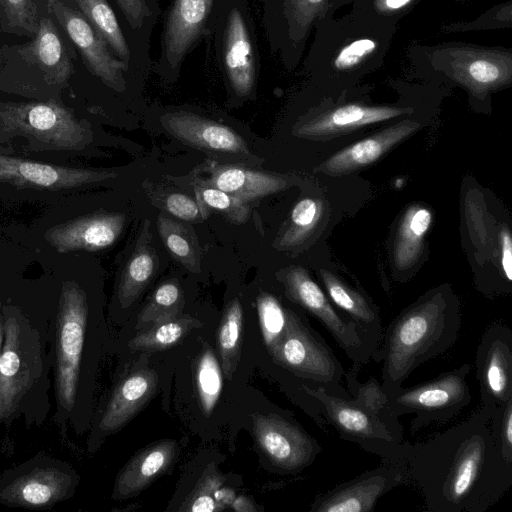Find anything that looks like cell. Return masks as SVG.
I'll list each match as a JSON object with an SVG mask.
<instances>
[{
    "mask_svg": "<svg viewBox=\"0 0 512 512\" xmlns=\"http://www.w3.org/2000/svg\"><path fill=\"white\" fill-rule=\"evenodd\" d=\"M167 132L199 150L249 156L245 140L230 127L185 111L168 112L161 117Z\"/></svg>",
    "mask_w": 512,
    "mask_h": 512,
    "instance_id": "23",
    "label": "cell"
},
{
    "mask_svg": "<svg viewBox=\"0 0 512 512\" xmlns=\"http://www.w3.org/2000/svg\"><path fill=\"white\" fill-rule=\"evenodd\" d=\"M324 292L332 304L354 322L374 353L381 345L384 328L377 305L362 290L330 270L319 269Z\"/></svg>",
    "mask_w": 512,
    "mask_h": 512,
    "instance_id": "26",
    "label": "cell"
},
{
    "mask_svg": "<svg viewBox=\"0 0 512 512\" xmlns=\"http://www.w3.org/2000/svg\"><path fill=\"white\" fill-rule=\"evenodd\" d=\"M489 426L498 450L512 463V399L494 408Z\"/></svg>",
    "mask_w": 512,
    "mask_h": 512,
    "instance_id": "46",
    "label": "cell"
},
{
    "mask_svg": "<svg viewBox=\"0 0 512 512\" xmlns=\"http://www.w3.org/2000/svg\"><path fill=\"white\" fill-rule=\"evenodd\" d=\"M279 279L288 299L318 320L350 360L361 365L370 362L373 351L354 322L332 304L306 269L289 266Z\"/></svg>",
    "mask_w": 512,
    "mask_h": 512,
    "instance_id": "14",
    "label": "cell"
},
{
    "mask_svg": "<svg viewBox=\"0 0 512 512\" xmlns=\"http://www.w3.org/2000/svg\"><path fill=\"white\" fill-rule=\"evenodd\" d=\"M0 21L8 31L35 36L39 25L35 0H0Z\"/></svg>",
    "mask_w": 512,
    "mask_h": 512,
    "instance_id": "44",
    "label": "cell"
},
{
    "mask_svg": "<svg viewBox=\"0 0 512 512\" xmlns=\"http://www.w3.org/2000/svg\"><path fill=\"white\" fill-rule=\"evenodd\" d=\"M6 150L0 146V153H4ZM5 154V153H4Z\"/></svg>",
    "mask_w": 512,
    "mask_h": 512,
    "instance_id": "53",
    "label": "cell"
},
{
    "mask_svg": "<svg viewBox=\"0 0 512 512\" xmlns=\"http://www.w3.org/2000/svg\"><path fill=\"white\" fill-rule=\"evenodd\" d=\"M214 24L220 69L236 95L249 96L255 87L258 60L244 0H219Z\"/></svg>",
    "mask_w": 512,
    "mask_h": 512,
    "instance_id": "11",
    "label": "cell"
},
{
    "mask_svg": "<svg viewBox=\"0 0 512 512\" xmlns=\"http://www.w3.org/2000/svg\"><path fill=\"white\" fill-rule=\"evenodd\" d=\"M257 313L264 344L271 355L286 331L289 307L273 294L261 292L257 297Z\"/></svg>",
    "mask_w": 512,
    "mask_h": 512,
    "instance_id": "40",
    "label": "cell"
},
{
    "mask_svg": "<svg viewBox=\"0 0 512 512\" xmlns=\"http://www.w3.org/2000/svg\"><path fill=\"white\" fill-rule=\"evenodd\" d=\"M482 406L467 419L411 444L402 442L393 464L431 512H485L512 487V463L494 443Z\"/></svg>",
    "mask_w": 512,
    "mask_h": 512,
    "instance_id": "1",
    "label": "cell"
},
{
    "mask_svg": "<svg viewBox=\"0 0 512 512\" xmlns=\"http://www.w3.org/2000/svg\"><path fill=\"white\" fill-rule=\"evenodd\" d=\"M158 382V374L152 368L137 369L124 377L94 425V439L122 428L151 399Z\"/></svg>",
    "mask_w": 512,
    "mask_h": 512,
    "instance_id": "25",
    "label": "cell"
},
{
    "mask_svg": "<svg viewBox=\"0 0 512 512\" xmlns=\"http://www.w3.org/2000/svg\"><path fill=\"white\" fill-rule=\"evenodd\" d=\"M420 126L414 119L400 120L336 152L322 162L317 170L329 176H342L363 169L413 135Z\"/></svg>",
    "mask_w": 512,
    "mask_h": 512,
    "instance_id": "24",
    "label": "cell"
},
{
    "mask_svg": "<svg viewBox=\"0 0 512 512\" xmlns=\"http://www.w3.org/2000/svg\"><path fill=\"white\" fill-rule=\"evenodd\" d=\"M183 293L175 281H166L154 291L150 301L137 316L136 330H144L181 315Z\"/></svg>",
    "mask_w": 512,
    "mask_h": 512,
    "instance_id": "37",
    "label": "cell"
},
{
    "mask_svg": "<svg viewBox=\"0 0 512 512\" xmlns=\"http://www.w3.org/2000/svg\"><path fill=\"white\" fill-rule=\"evenodd\" d=\"M125 222L123 213H95L55 225L44 236L59 253L98 251L118 240Z\"/></svg>",
    "mask_w": 512,
    "mask_h": 512,
    "instance_id": "22",
    "label": "cell"
},
{
    "mask_svg": "<svg viewBox=\"0 0 512 512\" xmlns=\"http://www.w3.org/2000/svg\"><path fill=\"white\" fill-rule=\"evenodd\" d=\"M361 364L353 362L349 371H345L344 379L346 389L351 395L350 400L364 408L371 414L378 417L388 428L400 439L403 440V428L398 420L387 408V395L381 383L371 377L364 383L358 381V372Z\"/></svg>",
    "mask_w": 512,
    "mask_h": 512,
    "instance_id": "32",
    "label": "cell"
},
{
    "mask_svg": "<svg viewBox=\"0 0 512 512\" xmlns=\"http://www.w3.org/2000/svg\"><path fill=\"white\" fill-rule=\"evenodd\" d=\"M476 377L482 406L490 409L512 399V330L503 321L486 326L476 348Z\"/></svg>",
    "mask_w": 512,
    "mask_h": 512,
    "instance_id": "18",
    "label": "cell"
},
{
    "mask_svg": "<svg viewBox=\"0 0 512 512\" xmlns=\"http://www.w3.org/2000/svg\"><path fill=\"white\" fill-rule=\"evenodd\" d=\"M2 315L0 426L18 420L27 427L40 426L51 408L49 320L37 322L21 308L4 303Z\"/></svg>",
    "mask_w": 512,
    "mask_h": 512,
    "instance_id": "2",
    "label": "cell"
},
{
    "mask_svg": "<svg viewBox=\"0 0 512 512\" xmlns=\"http://www.w3.org/2000/svg\"><path fill=\"white\" fill-rule=\"evenodd\" d=\"M365 88L358 98L355 97L358 88H353L350 99L347 98L348 89L337 94L335 99L331 96L319 99L294 134L309 140L326 141L415 112L411 105L372 104L362 95Z\"/></svg>",
    "mask_w": 512,
    "mask_h": 512,
    "instance_id": "10",
    "label": "cell"
},
{
    "mask_svg": "<svg viewBox=\"0 0 512 512\" xmlns=\"http://www.w3.org/2000/svg\"><path fill=\"white\" fill-rule=\"evenodd\" d=\"M499 240L502 277L509 284L512 281V239L507 226L501 229Z\"/></svg>",
    "mask_w": 512,
    "mask_h": 512,
    "instance_id": "49",
    "label": "cell"
},
{
    "mask_svg": "<svg viewBox=\"0 0 512 512\" xmlns=\"http://www.w3.org/2000/svg\"><path fill=\"white\" fill-rule=\"evenodd\" d=\"M25 57L37 64L52 84L65 82L73 70L58 31L49 18L39 21L34 41L26 47Z\"/></svg>",
    "mask_w": 512,
    "mask_h": 512,
    "instance_id": "29",
    "label": "cell"
},
{
    "mask_svg": "<svg viewBox=\"0 0 512 512\" xmlns=\"http://www.w3.org/2000/svg\"><path fill=\"white\" fill-rule=\"evenodd\" d=\"M455 1L458 2V3H463V2H466L468 0H455Z\"/></svg>",
    "mask_w": 512,
    "mask_h": 512,
    "instance_id": "52",
    "label": "cell"
},
{
    "mask_svg": "<svg viewBox=\"0 0 512 512\" xmlns=\"http://www.w3.org/2000/svg\"><path fill=\"white\" fill-rule=\"evenodd\" d=\"M78 484L79 475L68 462L39 453L0 475V504L49 509L71 498Z\"/></svg>",
    "mask_w": 512,
    "mask_h": 512,
    "instance_id": "8",
    "label": "cell"
},
{
    "mask_svg": "<svg viewBox=\"0 0 512 512\" xmlns=\"http://www.w3.org/2000/svg\"><path fill=\"white\" fill-rule=\"evenodd\" d=\"M0 119L7 132L35 139L50 149L79 150L90 141L87 125L53 101L5 104Z\"/></svg>",
    "mask_w": 512,
    "mask_h": 512,
    "instance_id": "12",
    "label": "cell"
},
{
    "mask_svg": "<svg viewBox=\"0 0 512 512\" xmlns=\"http://www.w3.org/2000/svg\"><path fill=\"white\" fill-rule=\"evenodd\" d=\"M129 25L137 29L149 15L147 0H116Z\"/></svg>",
    "mask_w": 512,
    "mask_h": 512,
    "instance_id": "48",
    "label": "cell"
},
{
    "mask_svg": "<svg viewBox=\"0 0 512 512\" xmlns=\"http://www.w3.org/2000/svg\"><path fill=\"white\" fill-rule=\"evenodd\" d=\"M302 388L318 402L329 431L333 429L341 439L380 457L382 462H395L403 440L378 417L350 399L330 395L322 388Z\"/></svg>",
    "mask_w": 512,
    "mask_h": 512,
    "instance_id": "15",
    "label": "cell"
},
{
    "mask_svg": "<svg viewBox=\"0 0 512 512\" xmlns=\"http://www.w3.org/2000/svg\"><path fill=\"white\" fill-rule=\"evenodd\" d=\"M3 340V315H2V302H0V349Z\"/></svg>",
    "mask_w": 512,
    "mask_h": 512,
    "instance_id": "51",
    "label": "cell"
},
{
    "mask_svg": "<svg viewBox=\"0 0 512 512\" xmlns=\"http://www.w3.org/2000/svg\"><path fill=\"white\" fill-rule=\"evenodd\" d=\"M323 215L324 203L321 199L307 197L299 200L275 246L279 250H289L304 243L314 233Z\"/></svg>",
    "mask_w": 512,
    "mask_h": 512,
    "instance_id": "35",
    "label": "cell"
},
{
    "mask_svg": "<svg viewBox=\"0 0 512 512\" xmlns=\"http://www.w3.org/2000/svg\"><path fill=\"white\" fill-rule=\"evenodd\" d=\"M90 308L85 289L63 281L47 337L55 397L54 421L65 439L69 428L81 433Z\"/></svg>",
    "mask_w": 512,
    "mask_h": 512,
    "instance_id": "5",
    "label": "cell"
},
{
    "mask_svg": "<svg viewBox=\"0 0 512 512\" xmlns=\"http://www.w3.org/2000/svg\"><path fill=\"white\" fill-rule=\"evenodd\" d=\"M219 0H173L168 11L158 68L176 73L188 52L212 30Z\"/></svg>",
    "mask_w": 512,
    "mask_h": 512,
    "instance_id": "17",
    "label": "cell"
},
{
    "mask_svg": "<svg viewBox=\"0 0 512 512\" xmlns=\"http://www.w3.org/2000/svg\"><path fill=\"white\" fill-rule=\"evenodd\" d=\"M351 11L392 25L411 13L424 0H350Z\"/></svg>",
    "mask_w": 512,
    "mask_h": 512,
    "instance_id": "45",
    "label": "cell"
},
{
    "mask_svg": "<svg viewBox=\"0 0 512 512\" xmlns=\"http://www.w3.org/2000/svg\"><path fill=\"white\" fill-rule=\"evenodd\" d=\"M50 7L66 34L80 52L86 66L105 85L123 91V71L128 66L115 58L107 43L90 25L81 12L57 0H50Z\"/></svg>",
    "mask_w": 512,
    "mask_h": 512,
    "instance_id": "20",
    "label": "cell"
},
{
    "mask_svg": "<svg viewBox=\"0 0 512 512\" xmlns=\"http://www.w3.org/2000/svg\"><path fill=\"white\" fill-rule=\"evenodd\" d=\"M232 508L236 511H255L252 502L244 496L235 497L231 503Z\"/></svg>",
    "mask_w": 512,
    "mask_h": 512,
    "instance_id": "50",
    "label": "cell"
},
{
    "mask_svg": "<svg viewBox=\"0 0 512 512\" xmlns=\"http://www.w3.org/2000/svg\"><path fill=\"white\" fill-rule=\"evenodd\" d=\"M224 477L210 465L202 473L195 488L180 508L181 511L215 512L223 510L217 502V490L223 485Z\"/></svg>",
    "mask_w": 512,
    "mask_h": 512,
    "instance_id": "43",
    "label": "cell"
},
{
    "mask_svg": "<svg viewBox=\"0 0 512 512\" xmlns=\"http://www.w3.org/2000/svg\"><path fill=\"white\" fill-rule=\"evenodd\" d=\"M178 452L177 442L165 439L137 453L118 474L113 499L136 496L171 466Z\"/></svg>",
    "mask_w": 512,
    "mask_h": 512,
    "instance_id": "27",
    "label": "cell"
},
{
    "mask_svg": "<svg viewBox=\"0 0 512 512\" xmlns=\"http://www.w3.org/2000/svg\"><path fill=\"white\" fill-rule=\"evenodd\" d=\"M150 221L145 220L133 253L121 274L118 300L122 308L129 307L143 292L157 270V255L151 246Z\"/></svg>",
    "mask_w": 512,
    "mask_h": 512,
    "instance_id": "30",
    "label": "cell"
},
{
    "mask_svg": "<svg viewBox=\"0 0 512 512\" xmlns=\"http://www.w3.org/2000/svg\"><path fill=\"white\" fill-rule=\"evenodd\" d=\"M460 304L446 286L432 289L403 309L388 324L372 359L382 362V388L396 392L423 363L436 358L458 340Z\"/></svg>",
    "mask_w": 512,
    "mask_h": 512,
    "instance_id": "3",
    "label": "cell"
},
{
    "mask_svg": "<svg viewBox=\"0 0 512 512\" xmlns=\"http://www.w3.org/2000/svg\"><path fill=\"white\" fill-rule=\"evenodd\" d=\"M265 24L273 49L289 70L296 68L306 42L322 20L334 17L350 0H264Z\"/></svg>",
    "mask_w": 512,
    "mask_h": 512,
    "instance_id": "13",
    "label": "cell"
},
{
    "mask_svg": "<svg viewBox=\"0 0 512 512\" xmlns=\"http://www.w3.org/2000/svg\"><path fill=\"white\" fill-rule=\"evenodd\" d=\"M243 331V309L238 298L226 307L219 324L217 345L221 358V367L228 379L237 368Z\"/></svg>",
    "mask_w": 512,
    "mask_h": 512,
    "instance_id": "36",
    "label": "cell"
},
{
    "mask_svg": "<svg viewBox=\"0 0 512 512\" xmlns=\"http://www.w3.org/2000/svg\"><path fill=\"white\" fill-rule=\"evenodd\" d=\"M83 16L127 66L131 53L116 15L107 0H75Z\"/></svg>",
    "mask_w": 512,
    "mask_h": 512,
    "instance_id": "33",
    "label": "cell"
},
{
    "mask_svg": "<svg viewBox=\"0 0 512 512\" xmlns=\"http://www.w3.org/2000/svg\"><path fill=\"white\" fill-rule=\"evenodd\" d=\"M399 486H407L403 468L382 462L378 467L317 495L310 505V511L370 512L382 496Z\"/></svg>",
    "mask_w": 512,
    "mask_h": 512,
    "instance_id": "19",
    "label": "cell"
},
{
    "mask_svg": "<svg viewBox=\"0 0 512 512\" xmlns=\"http://www.w3.org/2000/svg\"><path fill=\"white\" fill-rule=\"evenodd\" d=\"M157 227L169 254L193 273L200 271V259L194 237L186 227L164 215H159Z\"/></svg>",
    "mask_w": 512,
    "mask_h": 512,
    "instance_id": "39",
    "label": "cell"
},
{
    "mask_svg": "<svg viewBox=\"0 0 512 512\" xmlns=\"http://www.w3.org/2000/svg\"><path fill=\"white\" fill-rule=\"evenodd\" d=\"M196 388L203 414L209 416L222 391V373L218 360L210 348L199 357L196 368Z\"/></svg>",
    "mask_w": 512,
    "mask_h": 512,
    "instance_id": "41",
    "label": "cell"
},
{
    "mask_svg": "<svg viewBox=\"0 0 512 512\" xmlns=\"http://www.w3.org/2000/svg\"><path fill=\"white\" fill-rule=\"evenodd\" d=\"M196 201L206 219L211 212L219 213L228 221L235 224L246 222L249 216V207L246 202L209 184L205 180L194 184Z\"/></svg>",
    "mask_w": 512,
    "mask_h": 512,
    "instance_id": "38",
    "label": "cell"
},
{
    "mask_svg": "<svg viewBox=\"0 0 512 512\" xmlns=\"http://www.w3.org/2000/svg\"><path fill=\"white\" fill-rule=\"evenodd\" d=\"M162 204L164 209L174 217L187 221L199 222L204 220L201 209L194 199L182 193L167 194Z\"/></svg>",
    "mask_w": 512,
    "mask_h": 512,
    "instance_id": "47",
    "label": "cell"
},
{
    "mask_svg": "<svg viewBox=\"0 0 512 512\" xmlns=\"http://www.w3.org/2000/svg\"><path fill=\"white\" fill-rule=\"evenodd\" d=\"M470 371L471 365L464 363L428 381L406 388L402 386L387 394V408L396 418L415 415L410 423L412 434L431 424L447 423L472 400L467 382Z\"/></svg>",
    "mask_w": 512,
    "mask_h": 512,
    "instance_id": "9",
    "label": "cell"
},
{
    "mask_svg": "<svg viewBox=\"0 0 512 512\" xmlns=\"http://www.w3.org/2000/svg\"><path fill=\"white\" fill-rule=\"evenodd\" d=\"M200 326L202 323L198 319L180 315L140 330L128 341V347L144 352L165 350L178 344L186 334Z\"/></svg>",
    "mask_w": 512,
    "mask_h": 512,
    "instance_id": "34",
    "label": "cell"
},
{
    "mask_svg": "<svg viewBox=\"0 0 512 512\" xmlns=\"http://www.w3.org/2000/svg\"><path fill=\"white\" fill-rule=\"evenodd\" d=\"M406 57L411 77L460 87L473 104H488L493 93L512 84L511 48L462 41L414 42Z\"/></svg>",
    "mask_w": 512,
    "mask_h": 512,
    "instance_id": "6",
    "label": "cell"
},
{
    "mask_svg": "<svg viewBox=\"0 0 512 512\" xmlns=\"http://www.w3.org/2000/svg\"><path fill=\"white\" fill-rule=\"evenodd\" d=\"M253 433L269 461L286 473L301 472L322 452L319 442L285 414H254Z\"/></svg>",
    "mask_w": 512,
    "mask_h": 512,
    "instance_id": "16",
    "label": "cell"
},
{
    "mask_svg": "<svg viewBox=\"0 0 512 512\" xmlns=\"http://www.w3.org/2000/svg\"><path fill=\"white\" fill-rule=\"evenodd\" d=\"M512 28V0L496 4L472 21L444 23L441 31L458 33L470 31L503 30Z\"/></svg>",
    "mask_w": 512,
    "mask_h": 512,
    "instance_id": "42",
    "label": "cell"
},
{
    "mask_svg": "<svg viewBox=\"0 0 512 512\" xmlns=\"http://www.w3.org/2000/svg\"><path fill=\"white\" fill-rule=\"evenodd\" d=\"M432 219L430 209L423 205H411L404 212L398 224L393 246V260L397 270L411 269L418 261Z\"/></svg>",
    "mask_w": 512,
    "mask_h": 512,
    "instance_id": "31",
    "label": "cell"
},
{
    "mask_svg": "<svg viewBox=\"0 0 512 512\" xmlns=\"http://www.w3.org/2000/svg\"><path fill=\"white\" fill-rule=\"evenodd\" d=\"M270 356L302 387L322 388L330 395L351 398L343 386L345 369L341 362L323 337L296 310L289 308L286 331Z\"/></svg>",
    "mask_w": 512,
    "mask_h": 512,
    "instance_id": "7",
    "label": "cell"
},
{
    "mask_svg": "<svg viewBox=\"0 0 512 512\" xmlns=\"http://www.w3.org/2000/svg\"><path fill=\"white\" fill-rule=\"evenodd\" d=\"M115 177L113 171L58 166L0 153V182L18 187L61 190Z\"/></svg>",
    "mask_w": 512,
    "mask_h": 512,
    "instance_id": "21",
    "label": "cell"
},
{
    "mask_svg": "<svg viewBox=\"0 0 512 512\" xmlns=\"http://www.w3.org/2000/svg\"><path fill=\"white\" fill-rule=\"evenodd\" d=\"M304 61L312 83L340 94L384 65L397 26L350 11L319 22Z\"/></svg>",
    "mask_w": 512,
    "mask_h": 512,
    "instance_id": "4",
    "label": "cell"
},
{
    "mask_svg": "<svg viewBox=\"0 0 512 512\" xmlns=\"http://www.w3.org/2000/svg\"><path fill=\"white\" fill-rule=\"evenodd\" d=\"M205 181L243 202L278 193L288 187L282 177L229 165L214 166Z\"/></svg>",
    "mask_w": 512,
    "mask_h": 512,
    "instance_id": "28",
    "label": "cell"
}]
</instances>
